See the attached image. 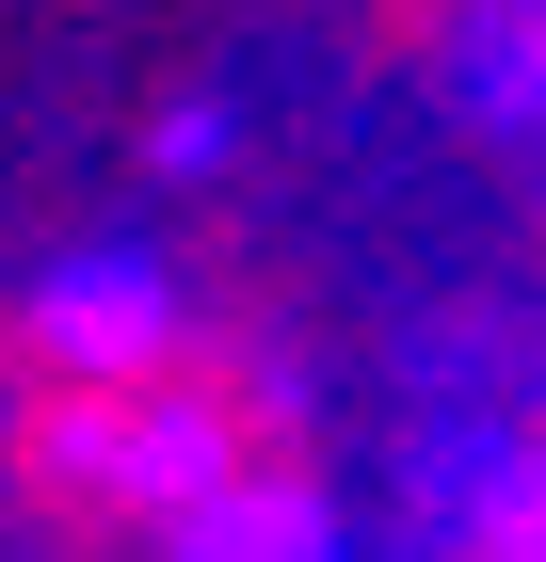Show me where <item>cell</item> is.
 Returning a JSON list of instances; mask_svg holds the SVG:
<instances>
[{"label": "cell", "mask_w": 546, "mask_h": 562, "mask_svg": "<svg viewBox=\"0 0 546 562\" xmlns=\"http://www.w3.org/2000/svg\"><path fill=\"white\" fill-rule=\"evenodd\" d=\"M0 530H16V482H0Z\"/></svg>", "instance_id": "obj_1"}, {"label": "cell", "mask_w": 546, "mask_h": 562, "mask_svg": "<svg viewBox=\"0 0 546 562\" xmlns=\"http://www.w3.org/2000/svg\"><path fill=\"white\" fill-rule=\"evenodd\" d=\"M466 562H499V547H466Z\"/></svg>", "instance_id": "obj_2"}]
</instances>
